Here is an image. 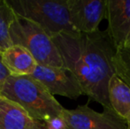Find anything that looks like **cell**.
<instances>
[{
	"mask_svg": "<svg viewBox=\"0 0 130 129\" xmlns=\"http://www.w3.org/2000/svg\"><path fill=\"white\" fill-rule=\"evenodd\" d=\"M52 41L64 66L78 81L82 95L100 103L105 110H112L108 98V85L114 74L111 59L116 48L107 31L60 34Z\"/></svg>",
	"mask_w": 130,
	"mask_h": 129,
	"instance_id": "6da1fadb",
	"label": "cell"
},
{
	"mask_svg": "<svg viewBox=\"0 0 130 129\" xmlns=\"http://www.w3.org/2000/svg\"><path fill=\"white\" fill-rule=\"evenodd\" d=\"M0 95L22 107L38 122L43 123L51 118L60 116L65 109L41 82L31 75H10Z\"/></svg>",
	"mask_w": 130,
	"mask_h": 129,
	"instance_id": "7a4b0ae2",
	"label": "cell"
},
{
	"mask_svg": "<svg viewBox=\"0 0 130 129\" xmlns=\"http://www.w3.org/2000/svg\"><path fill=\"white\" fill-rule=\"evenodd\" d=\"M15 14L42 28L51 38L78 34L72 26L67 0H7Z\"/></svg>",
	"mask_w": 130,
	"mask_h": 129,
	"instance_id": "3957f363",
	"label": "cell"
},
{
	"mask_svg": "<svg viewBox=\"0 0 130 129\" xmlns=\"http://www.w3.org/2000/svg\"><path fill=\"white\" fill-rule=\"evenodd\" d=\"M12 45H20L32 55L38 65L65 67L52 38L40 27L16 15L10 28Z\"/></svg>",
	"mask_w": 130,
	"mask_h": 129,
	"instance_id": "277c9868",
	"label": "cell"
},
{
	"mask_svg": "<svg viewBox=\"0 0 130 129\" xmlns=\"http://www.w3.org/2000/svg\"><path fill=\"white\" fill-rule=\"evenodd\" d=\"M67 129H128L127 123L114 113L104 109L98 112L87 104L73 110L64 109L61 113Z\"/></svg>",
	"mask_w": 130,
	"mask_h": 129,
	"instance_id": "5b68a950",
	"label": "cell"
},
{
	"mask_svg": "<svg viewBox=\"0 0 130 129\" xmlns=\"http://www.w3.org/2000/svg\"><path fill=\"white\" fill-rule=\"evenodd\" d=\"M31 76L41 82L52 96H62L76 100L82 95L75 77L66 67L37 65Z\"/></svg>",
	"mask_w": 130,
	"mask_h": 129,
	"instance_id": "8992f818",
	"label": "cell"
},
{
	"mask_svg": "<svg viewBox=\"0 0 130 129\" xmlns=\"http://www.w3.org/2000/svg\"><path fill=\"white\" fill-rule=\"evenodd\" d=\"M70 21L79 33L90 34L98 30L105 18L107 0H67Z\"/></svg>",
	"mask_w": 130,
	"mask_h": 129,
	"instance_id": "52a82bcc",
	"label": "cell"
},
{
	"mask_svg": "<svg viewBox=\"0 0 130 129\" xmlns=\"http://www.w3.org/2000/svg\"><path fill=\"white\" fill-rule=\"evenodd\" d=\"M106 29L116 49L130 43V0H107Z\"/></svg>",
	"mask_w": 130,
	"mask_h": 129,
	"instance_id": "ba28073f",
	"label": "cell"
},
{
	"mask_svg": "<svg viewBox=\"0 0 130 129\" xmlns=\"http://www.w3.org/2000/svg\"><path fill=\"white\" fill-rule=\"evenodd\" d=\"M0 129H44L14 102L0 95Z\"/></svg>",
	"mask_w": 130,
	"mask_h": 129,
	"instance_id": "9c48e42d",
	"label": "cell"
},
{
	"mask_svg": "<svg viewBox=\"0 0 130 129\" xmlns=\"http://www.w3.org/2000/svg\"><path fill=\"white\" fill-rule=\"evenodd\" d=\"M2 63L10 75H31L38 64L30 53L20 45H12L1 53Z\"/></svg>",
	"mask_w": 130,
	"mask_h": 129,
	"instance_id": "30bf717a",
	"label": "cell"
},
{
	"mask_svg": "<svg viewBox=\"0 0 130 129\" xmlns=\"http://www.w3.org/2000/svg\"><path fill=\"white\" fill-rule=\"evenodd\" d=\"M108 98L111 110L127 123V128L130 129V88L115 74L109 81Z\"/></svg>",
	"mask_w": 130,
	"mask_h": 129,
	"instance_id": "8fae6325",
	"label": "cell"
},
{
	"mask_svg": "<svg viewBox=\"0 0 130 129\" xmlns=\"http://www.w3.org/2000/svg\"><path fill=\"white\" fill-rule=\"evenodd\" d=\"M16 14L7 0H0V53L12 45L10 28Z\"/></svg>",
	"mask_w": 130,
	"mask_h": 129,
	"instance_id": "7c38bea8",
	"label": "cell"
},
{
	"mask_svg": "<svg viewBox=\"0 0 130 129\" xmlns=\"http://www.w3.org/2000/svg\"><path fill=\"white\" fill-rule=\"evenodd\" d=\"M111 64L115 75L130 88V43L116 49Z\"/></svg>",
	"mask_w": 130,
	"mask_h": 129,
	"instance_id": "4fadbf2b",
	"label": "cell"
},
{
	"mask_svg": "<svg viewBox=\"0 0 130 129\" xmlns=\"http://www.w3.org/2000/svg\"><path fill=\"white\" fill-rule=\"evenodd\" d=\"M44 129H67L63 118L60 116L53 117L43 122Z\"/></svg>",
	"mask_w": 130,
	"mask_h": 129,
	"instance_id": "5bb4252c",
	"label": "cell"
},
{
	"mask_svg": "<svg viewBox=\"0 0 130 129\" xmlns=\"http://www.w3.org/2000/svg\"><path fill=\"white\" fill-rule=\"evenodd\" d=\"M9 76H10V73H9V72L6 70L5 65L2 63L1 54H0V93H1L2 88H3L4 85H5V81H6L7 78H8Z\"/></svg>",
	"mask_w": 130,
	"mask_h": 129,
	"instance_id": "9a60e30c",
	"label": "cell"
}]
</instances>
